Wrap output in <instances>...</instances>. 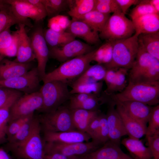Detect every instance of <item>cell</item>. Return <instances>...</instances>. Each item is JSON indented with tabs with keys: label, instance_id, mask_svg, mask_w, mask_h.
I'll list each match as a JSON object with an SVG mask.
<instances>
[{
	"label": "cell",
	"instance_id": "obj_11",
	"mask_svg": "<svg viewBox=\"0 0 159 159\" xmlns=\"http://www.w3.org/2000/svg\"><path fill=\"white\" fill-rule=\"evenodd\" d=\"M95 49L91 45L75 39L63 45L50 47L49 57L63 62L89 53Z\"/></svg>",
	"mask_w": 159,
	"mask_h": 159
},
{
	"label": "cell",
	"instance_id": "obj_34",
	"mask_svg": "<svg viewBox=\"0 0 159 159\" xmlns=\"http://www.w3.org/2000/svg\"><path fill=\"white\" fill-rule=\"evenodd\" d=\"M20 97L13 98L4 106L0 108V144L7 141L6 131L10 109L14 102Z\"/></svg>",
	"mask_w": 159,
	"mask_h": 159
},
{
	"label": "cell",
	"instance_id": "obj_3",
	"mask_svg": "<svg viewBox=\"0 0 159 159\" xmlns=\"http://www.w3.org/2000/svg\"><path fill=\"white\" fill-rule=\"evenodd\" d=\"M138 36L135 33L129 38L114 41L112 59L103 64L106 70L131 68L138 50Z\"/></svg>",
	"mask_w": 159,
	"mask_h": 159
},
{
	"label": "cell",
	"instance_id": "obj_48",
	"mask_svg": "<svg viewBox=\"0 0 159 159\" xmlns=\"http://www.w3.org/2000/svg\"><path fill=\"white\" fill-rule=\"evenodd\" d=\"M114 41H106L105 44V51L102 64H106L111 60Z\"/></svg>",
	"mask_w": 159,
	"mask_h": 159
},
{
	"label": "cell",
	"instance_id": "obj_20",
	"mask_svg": "<svg viewBox=\"0 0 159 159\" xmlns=\"http://www.w3.org/2000/svg\"><path fill=\"white\" fill-rule=\"evenodd\" d=\"M66 31L75 37L82 39L90 45H97L100 42L98 33L94 31L87 24L79 20L72 19Z\"/></svg>",
	"mask_w": 159,
	"mask_h": 159
},
{
	"label": "cell",
	"instance_id": "obj_37",
	"mask_svg": "<svg viewBox=\"0 0 159 159\" xmlns=\"http://www.w3.org/2000/svg\"><path fill=\"white\" fill-rule=\"evenodd\" d=\"M158 13L150 4L149 0H140L129 14L132 20L148 14Z\"/></svg>",
	"mask_w": 159,
	"mask_h": 159
},
{
	"label": "cell",
	"instance_id": "obj_22",
	"mask_svg": "<svg viewBox=\"0 0 159 159\" xmlns=\"http://www.w3.org/2000/svg\"><path fill=\"white\" fill-rule=\"evenodd\" d=\"M116 109L122 120L129 137L139 139L145 135L147 125L128 115L121 106L115 103Z\"/></svg>",
	"mask_w": 159,
	"mask_h": 159
},
{
	"label": "cell",
	"instance_id": "obj_45",
	"mask_svg": "<svg viewBox=\"0 0 159 159\" xmlns=\"http://www.w3.org/2000/svg\"><path fill=\"white\" fill-rule=\"evenodd\" d=\"M146 138L153 159H159V132Z\"/></svg>",
	"mask_w": 159,
	"mask_h": 159
},
{
	"label": "cell",
	"instance_id": "obj_13",
	"mask_svg": "<svg viewBox=\"0 0 159 159\" xmlns=\"http://www.w3.org/2000/svg\"><path fill=\"white\" fill-rule=\"evenodd\" d=\"M19 16L30 19L36 22L41 21L47 16L41 0H6Z\"/></svg>",
	"mask_w": 159,
	"mask_h": 159
},
{
	"label": "cell",
	"instance_id": "obj_50",
	"mask_svg": "<svg viewBox=\"0 0 159 159\" xmlns=\"http://www.w3.org/2000/svg\"><path fill=\"white\" fill-rule=\"evenodd\" d=\"M63 31H65L71 22L69 17L66 16L59 15L53 17Z\"/></svg>",
	"mask_w": 159,
	"mask_h": 159
},
{
	"label": "cell",
	"instance_id": "obj_25",
	"mask_svg": "<svg viewBox=\"0 0 159 159\" xmlns=\"http://www.w3.org/2000/svg\"><path fill=\"white\" fill-rule=\"evenodd\" d=\"M121 143L127 149L134 159H153L149 148L146 147L139 139L128 137Z\"/></svg>",
	"mask_w": 159,
	"mask_h": 159
},
{
	"label": "cell",
	"instance_id": "obj_7",
	"mask_svg": "<svg viewBox=\"0 0 159 159\" xmlns=\"http://www.w3.org/2000/svg\"><path fill=\"white\" fill-rule=\"evenodd\" d=\"M41 131L39 120L29 138L23 144L11 150L16 158L44 159L45 154L44 142L40 135Z\"/></svg>",
	"mask_w": 159,
	"mask_h": 159
},
{
	"label": "cell",
	"instance_id": "obj_17",
	"mask_svg": "<svg viewBox=\"0 0 159 159\" xmlns=\"http://www.w3.org/2000/svg\"><path fill=\"white\" fill-rule=\"evenodd\" d=\"M23 24H18L16 30L19 37V45L16 58L14 61L21 63L30 62L35 59L30 37L27 35Z\"/></svg>",
	"mask_w": 159,
	"mask_h": 159
},
{
	"label": "cell",
	"instance_id": "obj_23",
	"mask_svg": "<svg viewBox=\"0 0 159 159\" xmlns=\"http://www.w3.org/2000/svg\"><path fill=\"white\" fill-rule=\"evenodd\" d=\"M135 33H151L159 32V14H151L144 15L131 20Z\"/></svg>",
	"mask_w": 159,
	"mask_h": 159
},
{
	"label": "cell",
	"instance_id": "obj_28",
	"mask_svg": "<svg viewBox=\"0 0 159 159\" xmlns=\"http://www.w3.org/2000/svg\"><path fill=\"white\" fill-rule=\"evenodd\" d=\"M68 14L72 19H78L95 9L96 0H68Z\"/></svg>",
	"mask_w": 159,
	"mask_h": 159
},
{
	"label": "cell",
	"instance_id": "obj_12",
	"mask_svg": "<svg viewBox=\"0 0 159 159\" xmlns=\"http://www.w3.org/2000/svg\"><path fill=\"white\" fill-rule=\"evenodd\" d=\"M30 37L35 59L37 62V68L41 80L44 79L46 73V67L49 57V49L41 25L36 26Z\"/></svg>",
	"mask_w": 159,
	"mask_h": 159
},
{
	"label": "cell",
	"instance_id": "obj_19",
	"mask_svg": "<svg viewBox=\"0 0 159 159\" xmlns=\"http://www.w3.org/2000/svg\"><path fill=\"white\" fill-rule=\"evenodd\" d=\"M114 102L120 105L128 115L147 125L153 107L134 101H115Z\"/></svg>",
	"mask_w": 159,
	"mask_h": 159
},
{
	"label": "cell",
	"instance_id": "obj_14",
	"mask_svg": "<svg viewBox=\"0 0 159 159\" xmlns=\"http://www.w3.org/2000/svg\"><path fill=\"white\" fill-rule=\"evenodd\" d=\"M108 103L106 115L109 128V140L120 146L121 138L127 135V133L121 118L115 108V102L111 100Z\"/></svg>",
	"mask_w": 159,
	"mask_h": 159
},
{
	"label": "cell",
	"instance_id": "obj_31",
	"mask_svg": "<svg viewBox=\"0 0 159 159\" xmlns=\"http://www.w3.org/2000/svg\"><path fill=\"white\" fill-rule=\"evenodd\" d=\"M106 71L102 64H97L90 65L83 73L73 82H93L102 81L104 80Z\"/></svg>",
	"mask_w": 159,
	"mask_h": 159
},
{
	"label": "cell",
	"instance_id": "obj_53",
	"mask_svg": "<svg viewBox=\"0 0 159 159\" xmlns=\"http://www.w3.org/2000/svg\"><path fill=\"white\" fill-rule=\"evenodd\" d=\"M149 2L156 11L159 14V0H149Z\"/></svg>",
	"mask_w": 159,
	"mask_h": 159
},
{
	"label": "cell",
	"instance_id": "obj_40",
	"mask_svg": "<svg viewBox=\"0 0 159 159\" xmlns=\"http://www.w3.org/2000/svg\"><path fill=\"white\" fill-rule=\"evenodd\" d=\"M146 138L151 136L159 132V105H157L153 107L148 122Z\"/></svg>",
	"mask_w": 159,
	"mask_h": 159
},
{
	"label": "cell",
	"instance_id": "obj_35",
	"mask_svg": "<svg viewBox=\"0 0 159 159\" xmlns=\"http://www.w3.org/2000/svg\"><path fill=\"white\" fill-rule=\"evenodd\" d=\"M128 69L120 68L116 69V75L110 89L104 92L107 95L110 96L115 92H120L122 91L127 86V77Z\"/></svg>",
	"mask_w": 159,
	"mask_h": 159
},
{
	"label": "cell",
	"instance_id": "obj_26",
	"mask_svg": "<svg viewBox=\"0 0 159 159\" xmlns=\"http://www.w3.org/2000/svg\"><path fill=\"white\" fill-rule=\"evenodd\" d=\"M72 120L76 130L85 132L91 120L100 112L80 109H71Z\"/></svg>",
	"mask_w": 159,
	"mask_h": 159
},
{
	"label": "cell",
	"instance_id": "obj_44",
	"mask_svg": "<svg viewBox=\"0 0 159 159\" xmlns=\"http://www.w3.org/2000/svg\"><path fill=\"white\" fill-rule=\"evenodd\" d=\"M12 34V41L11 44L2 52V55L4 58L6 57H16L17 55L19 45V35L16 30L13 32Z\"/></svg>",
	"mask_w": 159,
	"mask_h": 159
},
{
	"label": "cell",
	"instance_id": "obj_16",
	"mask_svg": "<svg viewBox=\"0 0 159 159\" xmlns=\"http://www.w3.org/2000/svg\"><path fill=\"white\" fill-rule=\"evenodd\" d=\"M20 24L30 28L33 26L29 19L18 16L6 0H0V34L8 28Z\"/></svg>",
	"mask_w": 159,
	"mask_h": 159
},
{
	"label": "cell",
	"instance_id": "obj_51",
	"mask_svg": "<svg viewBox=\"0 0 159 159\" xmlns=\"http://www.w3.org/2000/svg\"><path fill=\"white\" fill-rule=\"evenodd\" d=\"M105 51L104 43L98 48L96 49L94 54L93 61L96 62L97 64H102Z\"/></svg>",
	"mask_w": 159,
	"mask_h": 159
},
{
	"label": "cell",
	"instance_id": "obj_5",
	"mask_svg": "<svg viewBox=\"0 0 159 159\" xmlns=\"http://www.w3.org/2000/svg\"><path fill=\"white\" fill-rule=\"evenodd\" d=\"M135 33L132 21L121 12H116L110 15L99 35L100 39L115 41L129 38Z\"/></svg>",
	"mask_w": 159,
	"mask_h": 159
},
{
	"label": "cell",
	"instance_id": "obj_27",
	"mask_svg": "<svg viewBox=\"0 0 159 159\" xmlns=\"http://www.w3.org/2000/svg\"><path fill=\"white\" fill-rule=\"evenodd\" d=\"M38 121V116H34L8 141V147L10 151L23 144L29 138Z\"/></svg>",
	"mask_w": 159,
	"mask_h": 159
},
{
	"label": "cell",
	"instance_id": "obj_9",
	"mask_svg": "<svg viewBox=\"0 0 159 159\" xmlns=\"http://www.w3.org/2000/svg\"><path fill=\"white\" fill-rule=\"evenodd\" d=\"M43 100L39 91L24 94L13 104L10 110L8 123L17 118L34 114L42 107Z\"/></svg>",
	"mask_w": 159,
	"mask_h": 159
},
{
	"label": "cell",
	"instance_id": "obj_29",
	"mask_svg": "<svg viewBox=\"0 0 159 159\" xmlns=\"http://www.w3.org/2000/svg\"><path fill=\"white\" fill-rule=\"evenodd\" d=\"M110 16V14H103L94 9L77 20L85 23L93 31L100 33Z\"/></svg>",
	"mask_w": 159,
	"mask_h": 159
},
{
	"label": "cell",
	"instance_id": "obj_10",
	"mask_svg": "<svg viewBox=\"0 0 159 159\" xmlns=\"http://www.w3.org/2000/svg\"><path fill=\"white\" fill-rule=\"evenodd\" d=\"M40 81L37 68L34 67L16 77L0 81V87L12 89L24 94H28L39 90Z\"/></svg>",
	"mask_w": 159,
	"mask_h": 159
},
{
	"label": "cell",
	"instance_id": "obj_8",
	"mask_svg": "<svg viewBox=\"0 0 159 159\" xmlns=\"http://www.w3.org/2000/svg\"><path fill=\"white\" fill-rule=\"evenodd\" d=\"M44 143L45 154L57 153L68 156L80 157L96 150L102 145L93 140L71 143L44 142Z\"/></svg>",
	"mask_w": 159,
	"mask_h": 159
},
{
	"label": "cell",
	"instance_id": "obj_46",
	"mask_svg": "<svg viewBox=\"0 0 159 159\" xmlns=\"http://www.w3.org/2000/svg\"><path fill=\"white\" fill-rule=\"evenodd\" d=\"M100 113L91 120L85 132L92 139V140L96 142H97L100 125Z\"/></svg>",
	"mask_w": 159,
	"mask_h": 159
},
{
	"label": "cell",
	"instance_id": "obj_41",
	"mask_svg": "<svg viewBox=\"0 0 159 159\" xmlns=\"http://www.w3.org/2000/svg\"><path fill=\"white\" fill-rule=\"evenodd\" d=\"M158 81H159V63L149 67L134 83H151Z\"/></svg>",
	"mask_w": 159,
	"mask_h": 159
},
{
	"label": "cell",
	"instance_id": "obj_49",
	"mask_svg": "<svg viewBox=\"0 0 159 159\" xmlns=\"http://www.w3.org/2000/svg\"><path fill=\"white\" fill-rule=\"evenodd\" d=\"M140 0H116L122 12L125 14L128 9L133 5H137Z\"/></svg>",
	"mask_w": 159,
	"mask_h": 159
},
{
	"label": "cell",
	"instance_id": "obj_56",
	"mask_svg": "<svg viewBox=\"0 0 159 159\" xmlns=\"http://www.w3.org/2000/svg\"><path fill=\"white\" fill-rule=\"evenodd\" d=\"M16 159H18V158H16Z\"/></svg>",
	"mask_w": 159,
	"mask_h": 159
},
{
	"label": "cell",
	"instance_id": "obj_30",
	"mask_svg": "<svg viewBox=\"0 0 159 159\" xmlns=\"http://www.w3.org/2000/svg\"><path fill=\"white\" fill-rule=\"evenodd\" d=\"M139 43L146 51L159 60V32L140 34L138 37Z\"/></svg>",
	"mask_w": 159,
	"mask_h": 159
},
{
	"label": "cell",
	"instance_id": "obj_47",
	"mask_svg": "<svg viewBox=\"0 0 159 159\" xmlns=\"http://www.w3.org/2000/svg\"><path fill=\"white\" fill-rule=\"evenodd\" d=\"M12 41L10 28H8L0 34V52L8 47Z\"/></svg>",
	"mask_w": 159,
	"mask_h": 159
},
{
	"label": "cell",
	"instance_id": "obj_1",
	"mask_svg": "<svg viewBox=\"0 0 159 159\" xmlns=\"http://www.w3.org/2000/svg\"><path fill=\"white\" fill-rule=\"evenodd\" d=\"M113 101H134L150 106L159 103V81L151 83L129 82L122 92L110 96Z\"/></svg>",
	"mask_w": 159,
	"mask_h": 159
},
{
	"label": "cell",
	"instance_id": "obj_15",
	"mask_svg": "<svg viewBox=\"0 0 159 159\" xmlns=\"http://www.w3.org/2000/svg\"><path fill=\"white\" fill-rule=\"evenodd\" d=\"M138 44V52L129 75V82L133 83L149 67L159 63V60L147 52L141 44Z\"/></svg>",
	"mask_w": 159,
	"mask_h": 159
},
{
	"label": "cell",
	"instance_id": "obj_24",
	"mask_svg": "<svg viewBox=\"0 0 159 159\" xmlns=\"http://www.w3.org/2000/svg\"><path fill=\"white\" fill-rule=\"evenodd\" d=\"M125 153L120 146L109 140L96 150L81 159H120Z\"/></svg>",
	"mask_w": 159,
	"mask_h": 159
},
{
	"label": "cell",
	"instance_id": "obj_55",
	"mask_svg": "<svg viewBox=\"0 0 159 159\" xmlns=\"http://www.w3.org/2000/svg\"><path fill=\"white\" fill-rule=\"evenodd\" d=\"M120 159H134L132 157L130 156L127 155V154H124L123 156Z\"/></svg>",
	"mask_w": 159,
	"mask_h": 159
},
{
	"label": "cell",
	"instance_id": "obj_38",
	"mask_svg": "<svg viewBox=\"0 0 159 159\" xmlns=\"http://www.w3.org/2000/svg\"><path fill=\"white\" fill-rule=\"evenodd\" d=\"M34 116V114L14 120L9 122L7 131V141L10 140L27 122L31 120Z\"/></svg>",
	"mask_w": 159,
	"mask_h": 159
},
{
	"label": "cell",
	"instance_id": "obj_4",
	"mask_svg": "<svg viewBox=\"0 0 159 159\" xmlns=\"http://www.w3.org/2000/svg\"><path fill=\"white\" fill-rule=\"evenodd\" d=\"M68 85L67 83L58 80L44 83L39 90L43 98V105L38 111L43 113L54 111L69 99L71 95Z\"/></svg>",
	"mask_w": 159,
	"mask_h": 159
},
{
	"label": "cell",
	"instance_id": "obj_52",
	"mask_svg": "<svg viewBox=\"0 0 159 159\" xmlns=\"http://www.w3.org/2000/svg\"><path fill=\"white\" fill-rule=\"evenodd\" d=\"M44 159H81L80 157H69L57 153L45 154Z\"/></svg>",
	"mask_w": 159,
	"mask_h": 159
},
{
	"label": "cell",
	"instance_id": "obj_43",
	"mask_svg": "<svg viewBox=\"0 0 159 159\" xmlns=\"http://www.w3.org/2000/svg\"><path fill=\"white\" fill-rule=\"evenodd\" d=\"M23 94L22 92L13 89L0 87V108L13 98L21 96Z\"/></svg>",
	"mask_w": 159,
	"mask_h": 159
},
{
	"label": "cell",
	"instance_id": "obj_6",
	"mask_svg": "<svg viewBox=\"0 0 159 159\" xmlns=\"http://www.w3.org/2000/svg\"><path fill=\"white\" fill-rule=\"evenodd\" d=\"M43 132H59L76 130L72 122L70 110L60 106L55 110L43 113L38 116Z\"/></svg>",
	"mask_w": 159,
	"mask_h": 159
},
{
	"label": "cell",
	"instance_id": "obj_33",
	"mask_svg": "<svg viewBox=\"0 0 159 159\" xmlns=\"http://www.w3.org/2000/svg\"><path fill=\"white\" fill-rule=\"evenodd\" d=\"M103 84L102 81L93 82H75L70 91L71 95L83 93L99 96Z\"/></svg>",
	"mask_w": 159,
	"mask_h": 159
},
{
	"label": "cell",
	"instance_id": "obj_21",
	"mask_svg": "<svg viewBox=\"0 0 159 159\" xmlns=\"http://www.w3.org/2000/svg\"><path fill=\"white\" fill-rule=\"evenodd\" d=\"M31 69L30 63H19L5 58L0 62V81L16 77L25 74Z\"/></svg>",
	"mask_w": 159,
	"mask_h": 159
},
{
	"label": "cell",
	"instance_id": "obj_54",
	"mask_svg": "<svg viewBox=\"0 0 159 159\" xmlns=\"http://www.w3.org/2000/svg\"><path fill=\"white\" fill-rule=\"evenodd\" d=\"M0 159H11L10 157L6 150L0 148Z\"/></svg>",
	"mask_w": 159,
	"mask_h": 159
},
{
	"label": "cell",
	"instance_id": "obj_2",
	"mask_svg": "<svg viewBox=\"0 0 159 159\" xmlns=\"http://www.w3.org/2000/svg\"><path fill=\"white\" fill-rule=\"evenodd\" d=\"M96 49L86 54L67 61L52 72L46 74L44 83L52 80L68 82L75 81L81 76L90 65Z\"/></svg>",
	"mask_w": 159,
	"mask_h": 159
},
{
	"label": "cell",
	"instance_id": "obj_32",
	"mask_svg": "<svg viewBox=\"0 0 159 159\" xmlns=\"http://www.w3.org/2000/svg\"><path fill=\"white\" fill-rule=\"evenodd\" d=\"M44 35L47 44L51 47L61 46L75 39L69 32H57L49 28L44 32Z\"/></svg>",
	"mask_w": 159,
	"mask_h": 159
},
{
	"label": "cell",
	"instance_id": "obj_42",
	"mask_svg": "<svg viewBox=\"0 0 159 159\" xmlns=\"http://www.w3.org/2000/svg\"><path fill=\"white\" fill-rule=\"evenodd\" d=\"M100 125L97 142L103 145L109 140V128L106 115L99 114Z\"/></svg>",
	"mask_w": 159,
	"mask_h": 159
},
{
	"label": "cell",
	"instance_id": "obj_18",
	"mask_svg": "<svg viewBox=\"0 0 159 159\" xmlns=\"http://www.w3.org/2000/svg\"><path fill=\"white\" fill-rule=\"evenodd\" d=\"M91 139L86 132L77 130L59 132H44V142L71 143L88 142Z\"/></svg>",
	"mask_w": 159,
	"mask_h": 159
},
{
	"label": "cell",
	"instance_id": "obj_39",
	"mask_svg": "<svg viewBox=\"0 0 159 159\" xmlns=\"http://www.w3.org/2000/svg\"><path fill=\"white\" fill-rule=\"evenodd\" d=\"M95 10L105 14L121 12L116 0H96Z\"/></svg>",
	"mask_w": 159,
	"mask_h": 159
},
{
	"label": "cell",
	"instance_id": "obj_36",
	"mask_svg": "<svg viewBox=\"0 0 159 159\" xmlns=\"http://www.w3.org/2000/svg\"><path fill=\"white\" fill-rule=\"evenodd\" d=\"M47 16L51 18L59 15L68 6V0H41Z\"/></svg>",
	"mask_w": 159,
	"mask_h": 159
}]
</instances>
